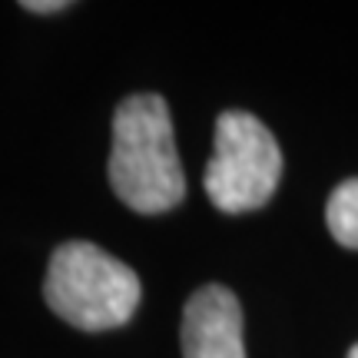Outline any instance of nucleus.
Instances as JSON below:
<instances>
[{
    "label": "nucleus",
    "instance_id": "3",
    "mask_svg": "<svg viewBox=\"0 0 358 358\" xmlns=\"http://www.w3.org/2000/svg\"><path fill=\"white\" fill-rule=\"evenodd\" d=\"M282 176V153L262 120L226 110L216 120V153L206 166L203 186L222 213H252L272 199Z\"/></svg>",
    "mask_w": 358,
    "mask_h": 358
},
{
    "label": "nucleus",
    "instance_id": "1",
    "mask_svg": "<svg viewBox=\"0 0 358 358\" xmlns=\"http://www.w3.org/2000/svg\"><path fill=\"white\" fill-rule=\"evenodd\" d=\"M110 186L133 213L143 216H156L182 203L186 176L163 96L133 93L116 106Z\"/></svg>",
    "mask_w": 358,
    "mask_h": 358
},
{
    "label": "nucleus",
    "instance_id": "2",
    "mask_svg": "<svg viewBox=\"0 0 358 358\" xmlns=\"http://www.w3.org/2000/svg\"><path fill=\"white\" fill-rule=\"evenodd\" d=\"M43 299L53 315L83 332H110L133 319L140 306V275L93 243L53 249Z\"/></svg>",
    "mask_w": 358,
    "mask_h": 358
},
{
    "label": "nucleus",
    "instance_id": "6",
    "mask_svg": "<svg viewBox=\"0 0 358 358\" xmlns=\"http://www.w3.org/2000/svg\"><path fill=\"white\" fill-rule=\"evenodd\" d=\"M70 3H64V0H27L24 10L30 13H57V10H66Z\"/></svg>",
    "mask_w": 358,
    "mask_h": 358
},
{
    "label": "nucleus",
    "instance_id": "4",
    "mask_svg": "<svg viewBox=\"0 0 358 358\" xmlns=\"http://www.w3.org/2000/svg\"><path fill=\"white\" fill-rule=\"evenodd\" d=\"M182 358H245L243 306L226 285H203L182 308Z\"/></svg>",
    "mask_w": 358,
    "mask_h": 358
},
{
    "label": "nucleus",
    "instance_id": "5",
    "mask_svg": "<svg viewBox=\"0 0 358 358\" xmlns=\"http://www.w3.org/2000/svg\"><path fill=\"white\" fill-rule=\"evenodd\" d=\"M325 222H329L335 243L345 249H358V176L335 186L325 206Z\"/></svg>",
    "mask_w": 358,
    "mask_h": 358
},
{
    "label": "nucleus",
    "instance_id": "7",
    "mask_svg": "<svg viewBox=\"0 0 358 358\" xmlns=\"http://www.w3.org/2000/svg\"><path fill=\"white\" fill-rule=\"evenodd\" d=\"M348 358H358V345H352V352H348Z\"/></svg>",
    "mask_w": 358,
    "mask_h": 358
}]
</instances>
